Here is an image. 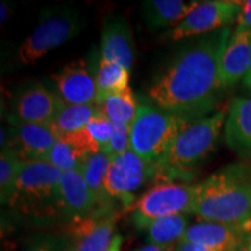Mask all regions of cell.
<instances>
[{
  "instance_id": "ac0fdd59",
  "label": "cell",
  "mask_w": 251,
  "mask_h": 251,
  "mask_svg": "<svg viewBox=\"0 0 251 251\" xmlns=\"http://www.w3.org/2000/svg\"><path fill=\"white\" fill-rule=\"evenodd\" d=\"M85 128L59 136L50 151L47 162L62 172L78 170L90 155L98 153Z\"/></svg>"
},
{
  "instance_id": "836d02e7",
  "label": "cell",
  "mask_w": 251,
  "mask_h": 251,
  "mask_svg": "<svg viewBox=\"0 0 251 251\" xmlns=\"http://www.w3.org/2000/svg\"><path fill=\"white\" fill-rule=\"evenodd\" d=\"M121 247H122V237L120 235H115L114 238H113L111 247L107 251H121Z\"/></svg>"
},
{
  "instance_id": "4dcf8cb0",
  "label": "cell",
  "mask_w": 251,
  "mask_h": 251,
  "mask_svg": "<svg viewBox=\"0 0 251 251\" xmlns=\"http://www.w3.org/2000/svg\"><path fill=\"white\" fill-rule=\"evenodd\" d=\"M174 251H212L207 248H203L201 246H198V244L186 242V241H181L177 247L175 248Z\"/></svg>"
},
{
  "instance_id": "d6a6232c",
  "label": "cell",
  "mask_w": 251,
  "mask_h": 251,
  "mask_svg": "<svg viewBox=\"0 0 251 251\" xmlns=\"http://www.w3.org/2000/svg\"><path fill=\"white\" fill-rule=\"evenodd\" d=\"M175 248H166V247H161V246H156V244H151L148 243L146 246L141 247L140 249H137L136 251H174Z\"/></svg>"
},
{
  "instance_id": "52a82bcc",
  "label": "cell",
  "mask_w": 251,
  "mask_h": 251,
  "mask_svg": "<svg viewBox=\"0 0 251 251\" xmlns=\"http://www.w3.org/2000/svg\"><path fill=\"white\" fill-rule=\"evenodd\" d=\"M197 184L159 183L143 193L131 207V220L139 230L157 219L175 214H190L193 211Z\"/></svg>"
},
{
  "instance_id": "7c38bea8",
  "label": "cell",
  "mask_w": 251,
  "mask_h": 251,
  "mask_svg": "<svg viewBox=\"0 0 251 251\" xmlns=\"http://www.w3.org/2000/svg\"><path fill=\"white\" fill-rule=\"evenodd\" d=\"M63 105L57 93L34 81L15 96L12 119L26 124H50Z\"/></svg>"
},
{
  "instance_id": "e575fe53",
  "label": "cell",
  "mask_w": 251,
  "mask_h": 251,
  "mask_svg": "<svg viewBox=\"0 0 251 251\" xmlns=\"http://www.w3.org/2000/svg\"><path fill=\"white\" fill-rule=\"evenodd\" d=\"M243 84L248 90L251 91V61H250V65H249V70H248L246 77H244V79H243Z\"/></svg>"
},
{
  "instance_id": "f1b7e54d",
  "label": "cell",
  "mask_w": 251,
  "mask_h": 251,
  "mask_svg": "<svg viewBox=\"0 0 251 251\" xmlns=\"http://www.w3.org/2000/svg\"><path fill=\"white\" fill-rule=\"evenodd\" d=\"M113 131L109 144V153L112 156L120 155L130 150V126L113 124Z\"/></svg>"
},
{
  "instance_id": "74e56055",
  "label": "cell",
  "mask_w": 251,
  "mask_h": 251,
  "mask_svg": "<svg viewBox=\"0 0 251 251\" xmlns=\"http://www.w3.org/2000/svg\"><path fill=\"white\" fill-rule=\"evenodd\" d=\"M68 251H71V250H70V248H69V250H68Z\"/></svg>"
},
{
  "instance_id": "4316f807",
  "label": "cell",
  "mask_w": 251,
  "mask_h": 251,
  "mask_svg": "<svg viewBox=\"0 0 251 251\" xmlns=\"http://www.w3.org/2000/svg\"><path fill=\"white\" fill-rule=\"evenodd\" d=\"M85 130L99 152L111 155L109 153V144H111L113 125L107 118H105L101 113H99L86 125Z\"/></svg>"
},
{
  "instance_id": "ba28073f",
  "label": "cell",
  "mask_w": 251,
  "mask_h": 251,
  "mask_svg": "<svg viewBox=\"0 0 251 251\" xmlns=\"http://www.w3.org/2000/svg\"><path fill=\"white\" fill-rule=\"evenodd\" d=\"M153 176L155 170L152 166L134 151L128 150L112 156L105 183L106 192L111 199L119 200L127 209L136 202L134 193Z\"/></svg>"
},
{
  "instance_id": "2e32d148",
  "label": "cell",
  "mask_w": 251,
  "mask_h": 251,
  "mask_svg": "<svg viewBox=\"0 0 251 251\" xmlns=\"http://www.w3.org/2000/svg\"><path fill=\"white\" fill-rule=\"evenodd\" d=\"M251 61V29L236 26L220 61V80L224 89L236 85L246 77Z\"/></svg>"
},
{
  "instance_id": "5b68a950",
  "label": "cell",
  "mask_w": 251,
  "mask_h": 251,
  "mask_svg": "<svg viewBox=\"0 0 251 251\" xmlns=\"http://www.w3.org/2000/svg\"><path fill=\"white\" fill-rule=\"evenodd\" d=\"M188 122L191 121L158 107L140 103L130 126V150L155 170L172 141Z\"/></svg>"
},
{
  "instance_id": "484cf974",
  "label": "cell",
  "mask_w": 251,
  "mask_h": 251,
  "mask_svg": "<svg viewBox=\"0 0 251 251\" xmlns=\"http://www.w3.org/2000/svg\"><path fill=\"white\" fill-rule=\"evenodd\" d=\"M21 159L8 147L1 149L0 155V198L2 205H9L13 197L20 171Z\"/></svg>"
},
{
  "instance_id": "ffe728a7",
  "label": "cell",
  "mask_w": 251,
  "mask_h": 251,
  "mask_svg": "<svg viewBox=\"0 0 251 251\" xmlns=\"http://www.w3.org/2000/svg\"><path fill=\"white\" fill-rule=\"evenodd\" d=\"M199 1L183 0H146L142 2V17L150 30L177 27L187 17Z\"/></svg>"
},
{
  "instance_id": "6da1fadb",
  "label": "cell",
  "mask_w": 251,
  "mask_h": 251,
  "mask_svg": "<svg viewBox=\"0 0 251 251\" xmlns=\"http://www.w3.org/2000/svg\"><path fill=\"white\" fill-rule=\"evenodd\" d=\"M230 35V28H224L180 49L149 87V98L156 107L187 121L213 114L225 90L220 61Z\"/></svg>"
},
{
  "instance_id": "7402d4cb",
  "label": "cell",
  "mask_w": 251,
  "mask_h": 251,
  "mask_svg": "<svg viewBox=\"0 0 251 251\" xmlns=\"http://www.w3.org/2000/svg\"><path fill=\"white\" fill-rule=\"evenodd\" d=\"M190 227L187 214H175L164 216L152 221L146 228L148 243L156 246L176 248L184 240Z\"/></svg>"
},
{
  "instance_id": "8d00e7d4",
  "label": "cell",
  "mask_w": 251,
  "mask_h": 251,
  "mask_svg": "<svg viewBox=\"0 0 251 251\" xmlns=\"http://www.w3.org/2000/svg\"><path fill=\"white\" fill-rule=\"evenodd\" d=\"M242 247H243V244H242ZM242 247L240 248V249H238V251H243V249H242Z\"/></svg>"
},
{
  "instance_id": "1f68e13d",
  "label": "cell",
  "mask_w": 251,
  "mask_h": 251,
  "mask_svg": "<svg viewBox=\"0 0 251 251\" xmlns=\"http://www.w3.org/2000/svg\"><path fill=\"white\" fill-rule=\"evenodd\" d=\"M12 14L11 4L7 1H1V6H0V21L1 24H5L8 20V18Z\"/></svg>"
},
{
  "instance_id": "83f0119b",
  "label": "cell",
  "mask_w": 251,
  "mask_h": 251,
  "mask_svg": "<svg viewBox=\"0 0 251 251\" xmlns=\"http://www.w3.org/2000/svg\"><path fill=\"white\" fill-rule=\"evenodd\" d=\"M70 237L68 235H43L31 242L24 251H68Z\"/></svg>"
},
{
  "instance_id": "8992f818",
  "label": "cell",
  "mask_w": 251,
  "mask_h": 251,
  "mask_svg": "<svg viewBox=\"0 0 251 251\" xmlns=\"http://www.w3.org/2000/svg\"><path fill=\"white\" fill-rule=\"evenodd\" d=\"M84 25L79 11L71 6L45 9L36 27L19 47V61L25 65L35 64L43 56L76 37Z\"/></svg>"
},
{
  "instance_id": "277c9868",
  "label": "cell",
  "mask_w": 251,
  "mask_h": 251,
  "mask_svg": "<svg viewBox=\"0 0 251 251\" xmlns=\"http://www.w3.org/2000/svg\"><path fill=\"white\" fill-rule=\"evenodd\" d=\"M62 175L47 161H23L9 205L36 216L59 213Z\"/></svg>"
},
{
  "instance_id": "30bf717a",
  "label": "cell",
  "mask_w": 251,
  "mask_h": 251,
  "mask_svg": "<svg viewBox=\"0 0 251 251\" xmlns=\"http://www.w3.org/2000/svg\"><path fill=\"white\" fill-rule=\"evenodd\" d=\"M119 218L114 207L98 208L93 214L70 224L71 251H107Z\"/></svg>"
},
{
  "instance_id": "9a60e30c",
  "label": "cell",
  "mask_w": 251,
  "mask_h": 251,
  "mask_svg": "<svg viewBox=\"0 0 251 251\" xmlns=\"http://www.w3.org/2000/svg\"><path fill=\"white\" fill-rule=\"evenodd\" d=\"M97 209L96 197L87 186L80 169L63 172L59 214L74 224L93 214Z\"/></svg>"
},
{
  "instance_id": "d6986e66",
  "label": "cell",
  "mask_w": 251,
  "mask_h": 251,
  "mask_svg": "<svg viewBox=\"0 0 251 251\" xmlns=\"http://www.w3.org/2000/svg\"><path fill=\"white\" fill-rule=\"evenodd\" d=\"M225 141L233 151L251 158V96L237 97L225 122Z\"/></svg>"
},
{
  "instance_id": "7a4b0ae2",
  "label": "cell",
  "mask_w": 251,
  "mask_h": 251,
  "mask_svg": "<svg viewBox=\"0 0 251 251\" xmlns=\"http://www.w3.org/2000/svg\"><path fill=\"white\" fill-rule=\"evenodd\" d=\"M192 214L220 224L251 225V168L228 165L197 184Z\"/></svg>"
},
{
  "instance_id": "e0dca14e",
  "label": "cell",
  "mask_w": 251,
  "mask_h": 251,
  "mask_svg": "<svg viewBox=\"0 0 251 251\" xmlns=\"http://www.w3.org/2000/svg\"><path fill=\"white\" fill-rule=\"evenodd\" d=\"M100 51V58L117 62L127 70H131L136 48L129 24L122 15H115L105 21Z\"/></svg>"
},
{
  "instance_id": "44dd1931",
  "label": "cell",
  "mask_w": 251,
  "mask_h": 251,
  "mask_svg": "<svg viewBox=\"0 0 251 251\" xmlns=\"http://www.w3.org/2000/svg\"><path fill=\"white\" fill-rule=\"evenodd\" d=\"M112 162V156L105 152L90 155L80 166L81 175L87 186L92 191L97 200L98 208L113 207V199L106 192L105 183L107 172Z\"/></svg>"
},
{
  "instance_id": "cb8c5ba5",
  "label": "cell",
  "mask_w": 251,
  "mask_h": 251,
  "mask_svg": "<svg viewBox=\"0 0 251 251\" xmlns=\"http://www.w3.org/2000/svg\"><path fill=\"white\" fill-rule=\"evenodd\" d=\"M99 113L96 105H63L49 125L59 137L85 128Z\"/></svg>"
},
{
  "instance_id": "3957f363",
  "label": "cell",
  "mask_w": 251,
  "mask_h": 251,
  "mask_svg": "<svg viewBox=\"0 0 251 251\" xmlns=\"http://www.w3.org/2000/svg\"><path fill=\"white\" fill-rule=\"evenodd\" d=\"M226 119L227 111L220 109L208 117L188 122L156 165L155 176L166 181L190 179L194 169L215 149Z\"/></svg>"
},
{
  "instance_id": "8fae6325",
  "label": "cell",
  "mask_w": 251,
  "mask_h": 251,
  "mask_svg": "<svg viewBox=\"0 0 251 251\" xmlns=\"http://www.w3.org/2000/svg\"><path fill=\"white\" fill-rule=\"evenodd\" d=\"M57 139L58 135L49 124H26L11 119L6 147L24 162L47 161Z\"/></svg>"
},
{
  "instance_id": "d4e9b609",
  "label": "cell",
  "mask_w": 251,
  "mask_h": 251,
  "mask_svg": "<svg viewBox=\"0 0 251 251\" xmlns=\"http://www.w3.org/2000/svg\"><path fill=\"white\" fill-rule=\"evenodd\" d=\"M97 106V105H96ZM105 118L113 124L131 126L136 117L137 105L136 99L130 87L122 92L108 97L101 105L97 106Z\"/></svg>"
},
{
  "instance_id": "4fadbf2b",
  "label": "cell",
  "mask_w": 251,
  "mask_h": 251,
  "mask_svg": "<svg viewBox=\"0 0 251 251\" xmlns=\"http://www.w3.org/2000/svg\"><path fill=\"white\" fill-rule=\"evenodd\" d=\"M56 93L64 105H96V76L84 59H77L52 75Z\"/></svg>"
},
{
  "instance_id": "5bb4252c",
  "label": "cell",
  "mask_w": 251,
  "mask_h": 251,
  "mask_svg": "<svg viewBox=\"0 0 251 251\" xmlns=\"http://www.w3.org/2000/svg\"><path fill=\"white\" fill-rule=\"evenodd\" d=\"M249 226H231L200 220L190 225L184 240L212 251H238L246 241Z\"/></svg>"
},
{
  "instance_id": "9c48e42d",
  "label": "cell",
  "mask_w": 251,
  "mask_h": 251,
  "mask_svg": "<svg viewBox=\"0 0 251 251\" xmlns=\"http://www.w3.org/2000/svg\"><path fill=\"white\" fill-rule=\"evenodd\" d=\"M241 12L240 1L233 0H209L199 1L197 7L181 23L170 29L165 36L171 41L213 33L228 28L237 20Z\"/></svg>"
},
{
  "instance_id": "d590c367",
  "label": "cell",
  "mask_w": 251,
  "mask_h": 251,
  "mask_svg": "<svg viewBox=\"0 0 251 251\" xmlns=\"http://www.w3.org/2000/svg\"><path fill=\"white\" fill-rule=\"evenodd\" d=\"M242 249H243V251H251V229L247 235L246 241H244Z\"/></svg>"
},
{
  "instance_id": "f546056e",
  "label": "cell",
  "mask_w": 251,
  "mask_h": 251,
  "mask_svg": "<svg viewBox=\"0 0 251 251\" xmlns=\"http://www.w3.org/2000/svg\"><path fill=\"white\" fill-rule=\"evenodd\" d=\"M241 12L237 18V25L251 29V0L240 1Z\"/></svg>"
},
{
  "instance_id": "603a6c76",
  "label": "cell",
  "mask_w": 251,
  "mask_h": 251,
  "mask_svg": "<svg viewBox=\"0 0 251 251\" xmlns=\"http://www.w3.org/2000/svg\"><path fill=\"white\" fill-rule=\"evenodd\" d=\"M129 70H127L117 62L100 58L96 74V105H101L108 97L128 89L129 87Z\"/></svg>"
}]
</instances>
